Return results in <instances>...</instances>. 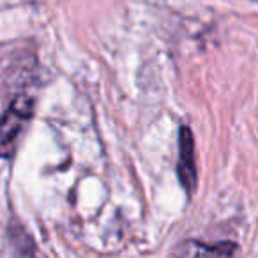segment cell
Segmentation results:
<instances>
[{"label": "cell", "instance_id": "cell-1", "mask_svg": "<svg viewBox=\"0 0 258 258\" xmlns=\"http://www.w3.org/2000/svg\"><path fill=\"white\" fill-rule=\"evenodd\" d=\"M34 99L27 94H20L11 101L0 117V158H11L16 145L32 117Z\"/></svg>", "mask_w": 258, "mask_h": 258}, {"label": "cell", "instance_id": "cell-2", "mask_svg": "<svg viewBox=\"0 0 258 258\" xmlns=\"http://www.w3.org/2000/svg\"><path fill=\"white\" fill-rule=\"evenodd\" d=\"M177 173L182 187L187 193H193L197 189L198 182V170L197 161H195V142L191 129L182 125L179 135V165H177Z\"/></svg>", "mask_w": 258, "mask_h": 258}, {"label": "cell", "instance_id": "cell-3", "mask_svg": "<svg viewBox=\"0 0 258 258\" xmlns=\"http://www.w3.org/2000/svg\"><path fill=\"white\" fill-rule=\"evenodd\" d=\"M237 244L216 242L207 244L202 240H184L175 251V258H235Z\"/></svg>", "mask_w": 258, "mask_h": 258}]
</instances>
